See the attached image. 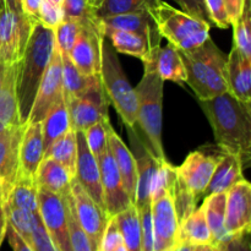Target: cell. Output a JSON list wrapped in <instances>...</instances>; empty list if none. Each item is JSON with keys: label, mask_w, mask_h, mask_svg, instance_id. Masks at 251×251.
Listing matches in <instances>:
<instances>
[{"label": "cell", "mask_w": 251, "mask_h": 251, "mask_svg": "<svg viewBox=\"0 0 251 251\" xmlns=\"http://www.w3.org/2000/svg\"><path fill=\"white\" fill-rule=\"evenodd\" d=\"M199 103L221 151L235 154L243 163H248L251 156V104L237 100L229 92L199 100Z\"/></svg>", "instance_id": "cell-1"}, {"label": "cell", "mask_w": 251, "mask_h": 251, "mask_svg": "<svg viewBox=\"0 0 251 251\" xmlns=\"http://www.w3.org/2000/svg\"><path fill=\"white\" fill-rule=\"evenodd\" d=\"M54 29L36 20L21 58L15 63L16 96L21 124H26L39 83L55 50Z\"/></svg>", "instance_id": "cell-2"}, {"label": "cell", "mask_w": 251, "mask_h": 251, "mask_svg": "<svg viewBox=\"0 0 251 251\" xmlns=\"http://www.w3.org/2000/svg\"><path fill=\"white\" fill-rule=\"evenodd\" d=\"M186 70V81L198 100L228 92L227 55L211 37L189 50H179Z\"/></svg>", "instance_id": "cell-3"}, {"label": "cell", "mask_w": 251, "mask_h": 251, "mask_svg": "<svg viewBox=\"0 0 251 251\" xmlns=\"http://www.w3.org/2000/svg\"><path fill=\"white\" fill-rule=\"evenodd\" d=\"M164 81L152 71H144L141 81L135 87L137 97V117L134 127H139L141 135H137L147 151L158 162H164L162 144V100H163Z\"/></svg>", "instance_id": "cell-4"}, {"label": "cell", "mask_w": 251, "mask_h": 251, "mask_svg": "<svg viewBox=\"0 0 251 251\" xmlns=\"http://www.w3.org/2000/svg\"><path fill=\"white\" fill-rule=\"evenodd\" d=\"M100 82L109 103L129 129L135 126L137 117V97L122 68L117 51L107 37L103 36L100 48Z\"/></svg>", "instance_id": "cell-5"}, {"label": "cell", "mask_w": 251, "mask_h": 251, "mask_svg": "<svg viewBox=\"0 0 251 251\" xmlns=\"http://www.w3.org/2000/svg\"><path fill=\"white\" fill-rule=\"evenodd\" d=\"M162 37L179 50H189L210 37L211 24L176 9L162 0L151 11Z\"/></svg>", "instance_id": "cell-6"}, {"label": "cell", "mask_w": 251, "mask_h": 251, "mask_svg": "<svg viewBox=\"0 0 251 251\" xmlns=\"http://www.w3.org/2000/svg\"><path fill=\"white\" fill-rule=\"evenodd\" d=\"M36 20L6 6L0 11V63L10 65L21 58Z\"/></svg>", "instance_id": "cell-7"}, {"label": "cell", "mask_w": 251, "mask_h": 251, "mask_svg": "<svg viewBox=\"0 0 251 251\" xmlns=\"http://www.w3.org/2000/svg\"><path fill=\"white\" fill-rule=\"evenodd\" d=\"M80 24V32L69 53V58L83 75H100L103 33L98 20L93 17Z\"/></svg>", "instance_id": "cell-8"}, {"label": "cell", "mask_w": 251, "mask_h": 251, "mask_svg": "<svg viewBox=\"0 0 251 251\" xmlns=\"http://www.w3.org/2000/svg\"><path fill=\"white\" fill-rule=\"evenodd\" d=\"M64 100L68 107L71 129L75 131H85L100 120L109 119V100L105 96L100 81L82 95Z\"/></svg>", "instance_id": "cell-9"}, {"label": "cell", "mask_w": 251, "mask_h": 251, "mask_svg": "<svg viewBox=\"0 0 251 251\" xmlns=\"http://www.w3.org/2000/svg\"><path fill=\"white\" fill-rule=\"evenodd\" d=\"M38 210L47 233L59 251H73L64 196L38 188Z\"/></svg>", "instance_id": "cell-10"}, {"label": "cell", "mask_w": 251, "mask_h": 251, "mask_svg": "<svg viewBox=\"0 0 251 251\" xmlns=\"http://www.w3.org/2000/svg\"><path fill=\"white\" fill-rule=\"evenodd\" d=\"M63 81H61V56L58 48L48 64L46 73L39 83L36 98L32 104L26 124L41 123L49 110L63 100Z\"/></svg>", "instance_id": "cell-11"}, {"label": "cell", "mask_w": 251, "mask_h": 251, "mask_svg": "<svg viewBox=\"0 0 251 251\" xmlns=\"http://www.w3.org/2000/svg\"><path fill=\"white\" fill-rule=\"evenodd\" d=\"M70 193L78 223L88 235L96 251H98L109 217L75 179H73L70 184Z\"/></svg>", "instance_id": "cell-12"}, {"label": "cell", "mask_w": 251, "mask_h": 251, "mask_svg": "<svg viewBox=\"0 0 251 251\" xmlns=\"http://www.w3.org/2000/svg\"><path fill=\"white\" fill-rule=\"evenodd\" d=\"M97 161L100 164L104 211L109 218L114 217L115 215L132 205V201L125 190L122 176L113 158L109 146L104 153L98 157Z\"/></svg>", "instance_id": "cell-13"}, {"label": "cell", "mask_w": 251, "mask_h": 251, "mask_svg": "<svg viewBox=\"0 0 251 251\" xmlns=\"http://www.w3.org/2000/svg\"><path fill=\"white\" fill-rule=\"evenodd\" d=\"M225 227L229 238L240 237L251 230V185L247 179L227 191Z\"/></svg>", "instance_id": "cell-14"}, {"label": "cell", "mask_w": 251, "mask_h": 251, "mask_svg": "<svg viewBox=\"0 0 251 251\" xmlns=\"http://www.w3.org/2000/svg\"><path fill=\"white\" fill-rule=\"evenodd\" d=\"M76 139H77V157H76L74 179L104 210L100 164L97 158L88 149L83 131H76Z\"/></svg>", "instance_id": "cell-15"}, {"label": "cell", "mask_w": 251, "mask_h": 251, "mask_svg": "<svg viewBox=\"0 0 251 251\" xmlns=\"http://www.w3.org/2000/svg\"><path fill=\"white\" fill-rule=\"evenodd\" d=\"M220 157L205 153L201 150L188 154L185 161L176 167L179 179L198 199L203 195Z\"/></svg>", "instance_id": "cell-16"}, {"label": "cell", "mask_w": 251, "mask_h": 251, "mask_svg": "<svg viewBox=\"0 0 251 251\" xmlns=\"http://www.w3.org/2000/svg\"><path fill=\"white\" fill-rule=\"evenodd\" d=\"M154 251H169L176 244L179 223L169 194L151 202Z\"/></svg>", "instance_id": "cell-17"}, {"label": "cell", "mask_w": 251, "mask_h": 251, "mask_svg": "<svg viewBox=\"0 0 251 251\" xmlns=\"http://www.w3.org/2000/svg\"><path fill=\"white\" fill-rule=\"evenodd\" d=\"M129 132V139L132 145V154L136 161V189H135L134 205L140 206L151 205V186L154 174L161 162L157 161L142 145L137 135L132 129L126 127Z\"/></svg>", "instance_id": "cell-18"}, {"label": "cell", "mask_w": 251, "mask_h": 251, "mask_svg": "<svg viewBox=\"0 0 251 251\" xmlns=\"http://www.w3.org/2000/svg\"><path fill=\"white\" fill-rule=\"evenodd\" d=\"M145 71L156 73L163 81L173 82H185L186 70L184 66L180 51L173 44L153 47L150 49L144 59Z\"/></svg>", "instance_id": "cell-19"}, {"label": "cell", "mask_w": 251, "mask_h": 251, "mask_svg": "<svg viewBox=\"0 0 251 251\" xmlns=\"http://www.w3.org/2000/svg\"><path fill=\"white\" fill-rule=\"evenodd\" d=\"M43 157L44 147L41 123L26 124L20 142L19 172L16 176L34 179Z\"/></svg>", "instance_id": "cell-20"}, {"label": "cell", "mask_w": 251, "mask_h": 251, "mask_svg": "<svg viewBox=\"0 0 251 251\" xmlns=\"http://www.w3.org/2000/svg\"><path fill=\"white\" fill-rule=\"evenodd\" d=\"M26 124L5 126L0 132V179L9 190L19 172L20 142Z\"/></svg>", "instance_id": "cell-21"}, {"label": "cell", "mask_w": 251, "mask_h": 251, "mask_svg": "<svg viewBox=\"0 0 251 251\" xmlns=\"http://www.w3.org/2000/svg\"><path fill=\"white\" fill-rule=\"evenodd\" d=\"M98 22H100V26L123 29V31H129L137 34H141V36L146 37L149 39L152 47H156L161 44L162 36L159 33L156 22H154L153 17H152L150 11H137L114 15V16H108L104 17V19H100Z\"/></svg>", "instance_id": "cell-22"}, {"label": "cell", "mask_w": 251, "mask_h": 251, "mask_svg": "<svg viewBox=\"0 0 251 251\" xmlns=\"http://www.w3.org/2000/svg\"><path fill=\"white\" fill-rule=\"evenodd\" d=\"M227 82L230 95L251 104V59L245 58L235 46L227 55Z\"/></svg>", "instance_id": "cell-23"}, {"label": "cell", "mask_w": 251, "mask_h": 251, "mask_svg": "<svg viewBox=\"0 0 251 251\" xmlns=\"http://www.w3.org/2000/svg\"><path fill=\"white\" fill-rule=\"evenodd\" d=\"M243 164L240 157L222 152L203 195L227 193L233 185L245 179L243 176Z\"/></svg>", "instance_id": "cell-24"}, {"label": "cell", "mask_w": 251, "mask_h": 251, "mask_svg": "<svg viewBox=\"0 0 251 251\" xmlns=\"http://www.w3.org/2000/svg\"><path fill=\"white\" fill-rule=\"evenodd\" d=\"M108 146H109L113 158L120 172L125 190L129 194L130 199L134 203L137 179L136 161H135L134 154L127 149L126 145L124 144V141L120 139V136L114 131L113 127L109 130V135H108Z\"/></svg>", "instance_id": "cell-25"}, {"label": "cell", "mask_w": 251, "mask_h": 251, "mask_svg": "<svg viewBox=\"0 0 251 251\" xmlns=\"http://www.w3.org/2000/svg\"><path fill=\"white\" fill-rule=\"evenodd\" d=\"M36 184L38 188L64 195L70 190L74 176L70 172L50 157H43L36 172Z\"/></svg>", "instance_id": "cell-26"}, {"label": "cell", "mask_w": 251, "mask_h": 251, "mask_svg": "<svg viewBox=\"0 0 251 251\" xmlns=\"http://www.w3.org/2000/svg\"><path fill=\"white\" fill-rule=\"evenodd\" d=\"M226 201H227V193L212 194L206 196L201 206L212 235L213 245H222L230 240L225 227Z\"/></svg>", "instance_id": "cell-27"}, {"label": "cell", "mask_w": 251, "mask_h": 251, "mask_svg": "<svg viewBox=\"0 0 251 251\" xmlns=\"http://www.w3.org/2000/svg\"><path fill=\"white\" fill-rule=\"evenodd\" d=\"M100 27L103 36L109 39L115 51L127 54V55L135 56V58H139L142 60L150 51V49L153 48L149 39L141 34L123 31V29L110 28V27L100 26Z\"/></svg>", "instance_id": "cell-28"}, {"label": "cell", "mask_w": 251, "mask_h": 251, "mask_svg": "<svg viewBox=\"0 0 251 251\" xmlns=\"http://www.w3.org/2000/svg\"><path fill=\"white\" fill-rule=\"evenodd\" d=\"M61 81L64 100L77 97L100 81V75H83L69 58V54H61Z\"/></svg>", "instance_id": "cell-29"}, {"label": "cell", "mask_w": 251, "mask_h": 251, "mask_svg": "<svg viewBox=\"0 0 251 251\" xmlns=\"http://www.w3.org/2000/svg\"><path fill=\"white\" fill-rule=\"evenodd\" d=\"M176 243H185L193 247L212 244V235L206 222L202 207L195 208L179 225Z\"/></svg>", "instance_id": "cell-30"}, {"label": "cell", "mask_w": 251, "mask_h": 251, "mask_svg": "<svg viewBox=\"0 0 251 251\" xmlns=\"http://www.w3.org/2000/svg\"><path fill=\"white\" fill-rule=\"evenodd\" d=\"M15 63L7 65L4 81L0 90V123L4 126L21 125L19 114V102L16 96Z\"/></svg>", "instance_id": "cell-31"}, {"label": "cell", "mask_w": 251, "mask_h": 251, "mask_svg": "<svg viewBox=\"0 0 251 251\" xmlns=\"http://www.w3.org/2000/svg\"><path fill=\"white\" fill-rule=\"evenodd\" d=\"M42 135H43L44 153L47 150L69 130H71L70 117H69L68 107L65 100H63L56 103L48 112L43 120L41 122Z\"/></svg>", "instance_id": "cell-32"}, {"label": "cell", "mask_w": 251, "mask_h": 251, "mask_svg": "<svg viewBox=\"0 0 251 251\" xmlns=\"http://www.w3.org/2000/svg\"><path fill=\"white\" fill-rule=\"evenodd\" d=\"M4 206L38 213V186L36 180L25 176H16L14 185L7 194Z\"/></svg>", "instance_id": "cell-33"}, {"label": "cell", "mask_w": 251, "mask_h": 251, "mask_svg": "<svg viewBox=\"0 0 251 251\" xmlns=\"http://www.w3.org/2000/svg\"><path fill=\"white\" fill-rule=\"evenodd\" d=\"M123 238V244L127 251H142L141 228L135 205H130L124 211L114 216Z\"/></svg>", "instance_id": "cell-34"}, {"label": "cell", "mask_w": 251, "mask_h": 251, "mask_svg": "<svg viewBox=\"0 0 251 251\" xmlns=\"http://www.w3.org/2000/svg\"><path fill=\"white\" fill-rule=\"evenodd\" d=\"M44 157H50L63 164L74 176L77 157V139L75 130H69L65 135L59 137L46 151Z\"/></svg>", "instance_id": "cell-35"}, {"label": "cell", "mask_w": 251, "mask_h": 251, "mask_svg": "<svg viewBox=\"0 0 251 251\" xmlns=\"http://www.w3.org/2000/svg\"><path fill=\"white\" fill-rule=\"evenodd\" d=\"M162 0H103L102 4L93 10L97 20L127 12L151 11Z\"/></svg>", "instance_id": "cell-36"}, {"label": "cell", "mask_w": 251, "mask_h": 251, "mask_svg": "<svg viewBox=\"0 0 251 251\" xmlns=\"http://www.w3.org/2000/svg\"><path fill=\"white\" fill-rule=\"evenodd\" d=\"M64 201L66 206V216H68L69 235H70V244L73 251H96L95 247L91 243L90 238L78 223L77 217L74 207V200L70 190L64 194Z\"/></svg>", "instance_id": "cell-37"}, {"label": "cell", "mask_w": 251, "mask_h": 251, "mask_svg": "<svg viewBox=\"0 0 251 251\" xmlns=\"http://www.w3.org/2000/svg\"><path fill=\"white\" fill-rule=\"evenodd\" d=\"M5 215H6L7 223L21 235L22 239L31 247L32 242V230H33L34 222H36L38 213H32L21 208L9 207L4 206Z\"/></svg>", "instance_id": "cell-38"}, {"label": "cell", "mask_w": 251, "mask_h": 251, "mask_svg": "<svg viewBox=\"0 0 251 251\" xmlns=\"http://www.w3.org/2000/svg\"><path fill=\"white\" fill-rule=\"evenodd\" d=\"M172 201H173L174 210H176L178 223L180 225L191 212L196 208L198 199L193 193L185 186V184L179 179L176 174V183H174L173 190L171 193Z\"/></svg>", "instance_id": "cell-39"}, {"label": "cell", "mask_w": 251, "mask_h": 251, "mask_svg": "<svg viewBox=\"0 0 251 251\" xmlns=\"http://www.w3.org/2000/svg\"><path fill=\"white\" fill-rule=\"evenodd\" d=\"M234 28V44L238 50L251 59V17H250V0H245L244 9L239 19L232 25Z\"/></svg>", "instance_id": "cell-40"}, {"label": "cell", "mask_w": 251, "mask_h": 251, "mask_svg": "<svg viewBox=\"0 0 251 251\" xmlns=\"http://www.w3.org/2000/svg\"><path fill=\"white\" fill-rule=\"evenodd\" d=\"M176 179V169L168 161L161 162L154 174L151 186V202L153 200L162 198L173 190L174 183Z\"/></svg>", "instance_id": "cell-41"}, {"label": "cell", "mask_w": 251, "mask_h": 251, "mask_svg": "<svg viewBox=\"0 0 251 251\" xmlns=\"http://www.w3.org/2000/svg\"><path fill=\"white\" fill-rule=\"evenodd\" d=\"M110 129L112 125L109 119H102L83 131L88 149L96 158L108 150V135Z\"/></svg>", "instance_id": "cell-42"}, {"label": "cell", "mask_w": 251, "mask_h": 251, "mask_svg": "<svg viewBox=\"0 0 251 251\" xmlns=\"http://www.w3.org/2000/svg\"><path fill=\"white\" fill-rule=\"evenodd\" d=\"M80 21L63 20L54 29L55 47L61 54H69L80 32Z\"/></svg>", "instance_id": "cell-43"}, {"label": "cell", "mask_w": 251, "mask_h": 251, "mask_svg": "<svg viewBox=\"0 0 251 251\" xmlns=\"http://www.w3.org/2000/svg\"><path fill=\"white\" fill-rule=\"evenodd\" d=\"M136 207V206H135ZM139 215L140 228H141L142 251H154L153 225H152L151 205L136 207Z\"/></svg>", "instance_id": "cell-44"}, {"label": "cell", "mask_w": 251, "mask_h": 251, "mask_svg": "<svg viewBox=\"0 0 251 251\" xmlns=\"http://www.w3.org/2000/svg\"><path fill=\"white\" fill-rule=\"evenodd\" d=\"M61 10L64 20H75L81 22L95 17L93 9L88 5L87 0H64Z\"/></svg>", "instance_id": "cell-45"}, {"label": "cell", "mask_w": 251, "mask_h": 251, "mask_svg": "<svg viewBox=\"0 0 251 251\" xmlns=\"http://www.w3.org/2000/svg\"><path fill=\"white\" fill-rule=\"evenodd\" d=\"M31 248L33 251H59L58 248L51 242L48 233H47L39 215L37 216L33 230H32Z\"/></svg>", "instance_id": "cell-46"}, {"label": "cell", "mask_w": 251, "mask_h": 251, "mask_svg": "<svg viewBox=\"0 0 251 251\" xmlns=\"http://www.w3.org/2000/svg\"><path fill=\"white\" fill-rule=\"evenodd\" d=\"M64 20L63 10L59 5L53 4L48 0H43L41 7H39L38 21L42 25L51 29H55L56 26Z\"/></svg>", "instance_id": "cell-47"}, {"label": "cell", "mask_w": 251, "mask_h": 251, "mask_svg": "<svg viewBox=\"0 0 251 251\" xmlns=\"http://www.w3.org/2000/svg\"><path fill=\"white\" fill-rule=\"evenodd\" d=\"M123 244V238L120 234L119 227L114 217H110L107 223L104 233L100 239L98 251H114L119 245Z\"/></svg>", "instance_id": "cell-48"}, {"label": "cell", "mask_w": 251, "mask_h": 251, "mask_svg": "<svg viewBox=\"0 0 251 251\" xmlns=\"http://www.w3.org/2000/svg\"><path fill=\"white\" fill-rule=\"evenodd\" d=\"M205 1L211 22H213L218 28L227 29L228 27H230V20L225 1L223 0H205Z\"/></svg>", "instance_id": "cell-49"}, {"label": "cell", "mask_w": 251, "mask_h": 251, "mask_svg": "<svg viewBox=\"0 0 251 251\" xmlns=\"http://www.w3.org/2000/svg\"><path fill=\"white\" fill-rule=\"evenodd\" d=\"M173 1H176L180 6L181 11L211 24L210 14L207 11L205 0H173Z\"/></svg>", "instance_id": "cell-50"}, {"label": "cell", "mask_w": 251, "mask_h": 251, "mask_svg": "<svg viewBox=\"0 0 251 251\" xmlns=\"http://www.w3.org/2000/svg\"><path fill=\"white\" fill-rule=\"evenodd\" d=\"M5 237L9 240V244L11 247L12 251H33L32 248L25 242L21 238V235L7 223L6 226V235Z\"/></svg>", "instance_id": "cell-51"}, {"label": "cell", "mask_w": 251, "mask_h": 251, "mask_svg": "<svg viewBox=\"0 0 251 251\" xmlns=\"http://www.w3.org/2000/svg\"><path fill=\"white\" fill-rule=\"evenodd\" d=\"M223 251H251L250 233L228 240Z\"/></svg>", "instance_id": "cell-52"}, {"label": "cell", "mask_w": 251, "mask_h": 251, "mask_svg": "<svg viewBox=\"0 0 251 251\" xmlns=\"http://www.w3.org/2000/svg\"><path fill=\"white\" fill-rule=\"evenodd\" d=\"M223 1H225L226 9H227L228 16L230 20V26H232L242 15L245 0H223Z\"/></svg>", "instance_id": "cell-53"}, {"label": "cell", "mask_w": 251, "mask_h": 251, "mask_svg": "<svg viewBox=\"0 0 251 251\" xmlns=\"http://www.w3.org/2000/svg\"><path fill=\"white\" fill-rule=\"evenodd\" d=\"M42 2L43 0H21L22 12L27 16L38 20L39 7H41Z\"/></svg>", "instance_id": "cell-54"}, {"label": "cell", "mask_w": 251, "mask_h": 251, "mask_svg": "<svg viewBox=\"0 0 251 251\" xmlns=\"http://www.w3.org/2000/svg\"><path fill=\"white\" fill-rule=\"evenodd\" d=\"M6 226H7L6 215H5L4 207L0 206V247H1L2 242H4L5 239V235H6Z\"/></svg>", "instance_id": "cell-55"}, {"label": "cell", "mask_w": 251, "mask_h": 251, "mask_svg": "<svg viewBox=\"0 0 251 251\" xmlns=\"http://www.w3.org/2000/svg\"><path fill=\"white\" fill-rule=\"evenodd\" d=\"M4 2L10 11L15 12V14H24L21 7V0H4Z\"/></svg>", "instance_id": "cell-56"}, {"label": "cell", "mask_w": 251, "mask_h": 251, "mask_svg": "<svg viewBox=\"0 0 251 251\" xmlns=\"http://www.w3.org/2000/svg\"><path fill=\"white\" fill-rule=\"evenodd\" d=\"M226 243L222 245H213V244H207V245H199L195 247L194 251H223L225 250Z\"/></svg>", "instance_id": "cell-57"}, {"label": "cell", "mask_w": 251, "mask_h": 251, "mask_svg": "<svg viewBox=\"0 0 251 251\" xmlns=\"http://www.w3.org/2000/svg\"><path fill=\"white\" fill-rule=\"evenodd\" d=\"M9 188L6 186V184L0 179V206L4 207V203L6 202L7 194H9Z\"/></svg>", "instance_id": "cell-58"}, {"label": "cell", "mask_w": 251, "mask_h": 251, "mask_svg": "<svg viewBox=\"0 0 251 251\" xmlns=\"http://www.w3.org/2000/svg\"><path fill=\"white\" fill-rule=\"evenodd\" d=\"M6 68H7L6 64L0 63V90H1L2 81H4V76H5V71H6Z\"/></svg>", "instance_id": "cell-59"}, {"label": "cell", "mask_w": 251, "mask_h": 251, "mask_svg": "<svg viewBox=\"0 0 251 251\" xmlns=\"http://www.w3.org/2000/svg\"><path fill=\"white\" fill-rule=\"evenodd\" d=\"M87 2H88V5H90V6L92 7L93 10H96L98 6H100V4H102L103 0H87Z\"/></svg>", "instance_id": "cell-60"}, {"label": "cell", "mask_w": 251, "mask_h": 251, "mask_svg": "<svg viewBox=\"0 0 251 251\" xmlns=\"http://www.w3.org/2000/svg\"><path fill=\"white\" fill-rule=\"evenodd\" d=\"M48 1H50V2H53V4L59 5V6H61V4H63L64 0H48Z\"/></svg>", "instance_id": "cell-61"}, {"label": "cell", "mask_w": 251, "mask_h": 251, "mask_svg": "<svg viewBox=\"0 0 251 251\" xmlns=\"http://www.w3.org/2000/svg\"><path fill=\"white\" fill-rule=\"evenodd\" d=\"M114 251H127V250H126V248L124 247V244H122V245H119V247H118Z\"/></svg>", "instance_id": "cell-62"}, {"label": "cell", "mask_w": 251, "mask_h": 251, "mask_svg": "<svg viewBox=\"0 0 251 251\" xmlns=\"http://www.w3.org/2000/svg\"><path fill=\"white\" fill-rule=\"evenodd\" d=\"M6 6V5H5V2H4V0H0V11H1L2 9H4V7Z\"/></svg>", "instance_id": "cell-63"}, {"label": "cell", "mask_w": 251, "mask_h": 251, "mask_svg": "<svg viewBox=\"0 0 251 251\" xmlns=\"http://www.w3.org/2000/svg\"><path fill=\"white\" fill-rule=\"evenodd\" d=\"M4 127H5V126H4V125H2V124H1V123H0V132H1V131H2V129H4Z\"/></svg>", "instance_id": "cell-64"}]
</instances>
